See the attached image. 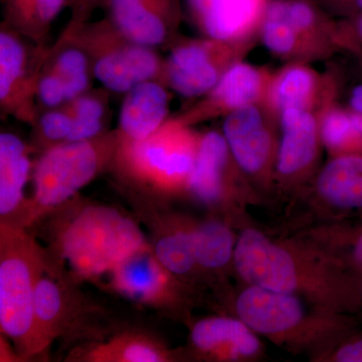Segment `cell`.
I'll use <instances>...</instances> for the list:
<instances>
[{
	"mask_svg": "<svg viewBox=\"0 0 362 362\" xmlns=\"http://www.w3.org/2000/svg\"><path fill=\"white\" fill-rule=\"evenodd\" d=\"M149 245L132 218L105 206L78 209L57 239L59 256L70 273L92 281L110 275L124 259Z\"/></svg>",
	"mask_w": 362,
	"mask_h": 362,
	"instance_id": "cell-1",
	"label": "cell"
},
{
	"mask_svg": "<svg viewBox=\"0 0 362 362\" xmlns=\"http://www.w3.org/2000/svg\"><path fill=\"white\" fill-rule=\"evenodd\" d=\"M45 255L23 226L1 223L0 326L21 358L45 351L35 321V288Z\"/></svg>",
	"mask_w": 362,
	"mask_h": 362,
	"instance_id": "cell-2",
	"label": "cell"
},
{
	"mask_svg": "<svg viewBox=\"0 0 362 362\" xmlns=\"http://www.w3.org/2000/svg\"><path fill=\"white\" fill-rule=\"evenodd\" d=\"M190 127L175 117L140 141L119 137L113 162L126 177L154 192L187 187L201 141Z\"/></svg>",
	"mask_w": 362,
	"mask_h": 362,
	"instance_id": "cell-3",
	"label": "cell"
},
{
	"mask_svg": "<svg viewBox=\"0 0 362 362\" xmlns=\"http://www.w3.org/2000/svg\"><path fill=\"white\" fill-rule=\"evenodd\" d=\"M118 143V131H113L45 150L33 173V199L23 226L66 204L94 180L113 162Z\"/></svg>",
	"mask_w": 362,
	"mask_h": 362,
	"instance_id": "cell-4",
	"label": "cell"
},
{
	"mask_svg": "<svg viewBox=\"0 0 362 362\" xmlns=\"http://www.w3.org/2000/svg\"><path fill=\"white\" fill-rule=\"evenodd\" d=\"M64 35L87 52L92 73L107 90L126 94L147 81L162 83L165 61L153 47L124 37L109 18L92 25L70 23Z\"/></svg>",
	"mask_w": 362,
	"mask_h": 362,
	"instance_id": "cell-5",
	"label": "cell"
},
{
	"mask_svg": "<svg viewBox=\"0 0 362 362\" xmlns=\"http://www.w3.org/2000/svg\"><path fill=\"white\" fill-rule=\"evenodd\" d=\"M259 40L178 39L164 63L162 83L185 98H201L244 61Z\"/></svg>",
	"mask_w": 362,
	"mask_h": 362,
	"instance_id": "cell-6",
	"label": "cell"
},
{
	"mask_svg": "<svg viewBox=\"0 0 362 362\" xmlns=\"http://www.w3.org/2000/svg\"><path fill=\"white\" fill-rule=\"evenodd\" d=\"M341 80L337 71L320 73L308 63H286L274 71L264 106L277 119L288 110L318 114L324 107L339 99Z\"/></svg>",
	"mask_w": 362,
	"mask_h": 362,
	"instance_id": "cell-7",
	"label": "cell"
},
{
	"mask_svg": "<svg viewBox=\"0 0 362 362\" xmlns=\"http://www.w3.org/2000/svg\"><path fill=\"white\" fill-rule=\"evenodd\" d=\"M279 122L264 104H254L223 118V133L233 161L250 175H265L277 156Z\"/></svg>",
	"mask_w": 362,
	"mask_h": 362,
	"instance_id": "cell-8",
	"label": "cell"
},
{
	"mask_svg": "<svg viewBox=\"0 0 362 362\" xmlns=\"http://www.w3.org/2000/svg\"><path fill=\"white\" fill-rule=\"evenodd\" d=\"M274 71L240 61L230 66L218 84L177 117L187 126L230 115L254 104H263Z\"/></svg>",
	"mask_w": 362,
	"mask_h": 362,
	"instance_id": "cell-9",
	"label": "cell"
},
{
	"mask_svg": "<svg viewBox=\"0 0 362 362\" xmlns=\"http://www.w3.org/2000/svg\"><path fill=\"white\" fill-rule=\"evenodd\" d=\"M47 52L35 64L21 35L2 25L0 33V103L6 113L35 123L33 99Z\"/></svg>",
	"mask_w": 362,
	"mask_h": 362,
	"instance_id": "cell-10",
	"label": "cell"
},
{
	"mask_svg": "<svg viewBox=\"0 0 362 362\" xmlns=\"http://www.w3.org/2000/svg\"><path fill=\"white\" fill-rule=\"evenodd\" d=\"M107 7L109 20L131 42L154 49L178 39L181 0H111Z\"/></svg>",
	"mask_w": 362,
	"mask_h": 362,
	"instance_id": "cell-11",
	"label": "cell"
},
{
	"mask_svg": "<svg viewBox=\"0 0 362 362\" xmlns=\"http://www.w3.org/2000/svg\"><path fill=\"white\" fill-rule=\"evenodd\" d=\"M238 272L252 286L273 291L292 293L298 285L294 259L289 252L255 230L240 235L235 247Z\"/></svg>",
	"mask_w": 362,
	"mask_h": 362,
	"instance_id": "cell-12",
	"label": "cell"
},
{
	"mask_svg": "<svg viewBox=\"0 0 362 362\" xmlns=\"http://www.w3.org/2000/svg\"><path fill=\"white\" fill-rule=\"evenodd\" d=\"M270 0H187L194 25L206 37L259 40V28Z\"/></svg>",
	"mask_w": 362,
	"mask_h": 362,
	"instance_id": "cell-13",
	"label": "cell"
},
{
	"mask_svg": "<svg viewBox=\"0 0 362 362\" xmlns=\"http://www.w3.org/2000/svg\"><path fill=\"white\" fill-rule=\"evenodd\" d=\"M170 274L161 265L149 245L119 263L109 275V284L132 301L158 307L168 300Z\"/></svg>",
	"mask_w": 362,
	"mask_h": 362,
	"instance_id": "cell-14",
	"label": "cell"
},
{
	"mask_svg": "<svg viewBox=\"0 0 362 362\" xmlns=\"http://www.w3.org/2000/svg\"><path fill=\"white\" fill-rule=\"evenodd\" d=\"M279 130L276 170L285 178L303 175L315 162L321 142L318 114L285 111L279 117Z\"/></svg>",
	"mask_w": 362,
	"mask_h": 362,
	"instance_id": "cell-15",
	"label": "cell"
},
{
	"mask_svg": "<svg viewBox=\"0 0 362 362\" xmlns=\"http://www.w3.org/2000/svg\"><path fill=\"white\" fill-rule=\"evenodd\" d=\"M237 311L252 330L275 334L291 329L303 318V307L291 293L252 286L240 294Z\"/></svg>",
	"mask_w": 362,
	"mask_h": 362,
	"instance_id": "cell-16",
	"label": "cell"
},
{
	"mask_svg": "<svg viewBox=\"0 0 362 362\" xmlns=\"http://www.w3.org/2000/svg\"><path fill=\"white\" fill-rule=\"evenodd\" d=\"M166 86L147 81L126 93L119 119V137L140 141L168 120L169 97Z\"/></svg>",
	"mask_w": 362,
	"mask_h": 362,
	"instance_id": "cell-17",
	"label": "cell"
},
{
	"mask_svg": "<svg viewBox=\"0 0 362 362\" xmlns=\"http://www.w3.org/2000/svg\"><path fill=\"white\" fill-rule=\"evenodd\" d=\"M267 9L287 21L326 59L343 52L337 18L327 13L317 0H270Z\"/></svg>",
	"mask_w": 362,
	"mask_h": 362,
	"instance_id": "cell-18",
	"label": "cell"
},
{
	"mask_svg": "<svg viewBox=\"0 0 362 362\" xmlns=\"http://www.w3.org/2000/svg\"><path fill=\"white\" fill-rule=\"evenodd\" d=\"M37 276L35 288V321L37 334L44 349L66 330L73 319L68 287L47 265Z\"/></svg>",
	"mask_w": 362,
	"mask_h": 362,
	"instance_id": "cell-19",
	"label": "cell"
},
{
	"mask_svg": "<svg viewBox=\"0 0 362 362\" xmlns=\"http://www.w3.org/2000/svg\"><path fill=\"white\" fill-rule=\"evenodd\" d=\"M232 157L223 133L209 131L202 135L188 189L206 204L218 202L225 189Z\"/></svg>",
	"mask_w": 362,
	"mask_h": 362,
	"instance_id": "cell-20",
	"label": "cell"
},
{
	"mask_svg": "<svg viewBox=\"0 0 362 362\" xmlns=\"http://www.w3.org/2000/svg\"><path fill=\"white\" fill-rule=\"evenodd\" d=\"M30 173L28 147L13 133L0 135V216L11 218L23 204Z\"/></svg>",
	"mask_w": 362,
	"mask_h": 362,
	"instance_id": "cell-21",
	"label": "cell"
},
{
	"mask_svg": "<svg viewBox=\"0 0 362 362\" xmlns=\"http://www.w3.org/2000/svg\"><path fill=\"white\" fill-rule=\"evenodd\" d=\"M192 340L197 349L211 354L250 356L256 354L259 340L243 321L230 318H209L195 324Z\"/></svg>",
	"mask_w": 362,
	"mask_h": 362,
	"instance_id": "cell-22",
	"label": "cell"
},
{
	"mask_svg": "<svg viewBox=\"0 0 362 362\" xmlns=\"http://www.w3.org/2000/svg\"><path fill=\"white\" fill-rule=\"evenodd\" d=\"M321 142L337 156L362 154V114L337 100L319 112Z\"/></svg>",
	"mask_w": 362,
	"mask_h": 362,
	"instance_id": "cell-23",
	"label": "cell"
},
{
	"mask_svg": "<svg viewBox=\"0 0 362 362\" xmlns=\"http://www.w3.org/2000/svg\"><path fill=\"white\" fill-rule=\"evenodd\" d=\"M259 40L274 57L285 64H313L326 59L322 52L301 37L287 21L267 8L259 25Z\"/></svg>",
	"mask_w": 362,
	"mask_h": 362,
	"instance_id": "cell-24",
	"label": "cell"
},
{
	"mask_svg": "<svg viewBox=\"0 0 362 362\" xmlns=\"http://www.w3.org/2000/svg\"><path fill=\"white\" fill-rule=\"evenodd\" d=\"M168 351L154 338L136 332H124L108 341L85 350L81 358L93 362H162L168 361Z\"/></svg>",
	"mask_w": 362,
	"mask_h": 362,
	"instance_id": "cell-25",
	"label": "cell"
},
{
	"mask_svg": "<svg viewBox=\"0 0 362 362\" xmlns=\"http://www.w3.org/2000/svg\"><path fill=\"white\" fill-rule=\"evenodd\" d=\"M4 25L35 42H42L69 0H4Z\"/></svg>",
	"mask_w": 362,
	"mask_h": 362,
	"instance_id": "cell-26",
	"label": "cell"
},
{
	"mask_svg": "<svg viewBox=\"0 0 362 362\" xmlns=\"http://www.w3.org/2000/svg\"><path fill=\"white\" fill-rule=\"evenodd\" d=\"M42 69L52 71L65 85L69 102L88 92L92 71L87 52L63 35L56 51L47 52Z\"/></svg>",
	"mask_w": 362,
	"mask_h": 362,
	"instance_id": "cell-27",
	"label": "cell"
},
{
	"mask_svg": "<svg viewBox=\"0 0 362 362\" xmlns=\"http://www.w3.org/2000/svg\"><path fill=\"white\" fill-rule=\"evenodd\" d=\"M197 264L207 269L225 266L233 251V233L223 223L209 221L192 230Z\"/></svg>",
	"mask_w": 362,
	"mask_h": 362,
	"instance_id": "cell-28",
	"label": "cell"
},
{
	"mask_svg": "<svg viewBox=\"0 0 362 362\" xmlns=\"http://www.w3.org/2000/svg\"><path fill=\"white\" fill-rule=\"evenodd\" d=\"M65 108L73 118L66 142L85 141L103 134L106 103L101 95L85 93L66 103Z\"/></svg>",
	"mask_w": 362,
	"mask_h": 362,
	"instance_id": "cell-29",
	"label": "cell"
},
{
	"mask_svg": "<svg viewBox=\"0 0 362 362\" xmlns=\"http://www.w3.org/2000/svg\"><path fill=\"white\" fill-rule=\"evenodd\" d=\"M152 247L161 265L175 275H185L197 264L192 230L162 233Z\"/></svg>",
	"mask_w": 362,
	"mask_h": 362,
	"instance_id": "cell-30",
	"label": "cell"
},
{
	"mask_svg": "<svg viewBox=\"0 0 362 362\" xmlns=\"http://www.w3.org/2000/svg\"><path fill=\"white\" fill-rule=\"evenodd\" d=\"M73 127V118L65 107L56 108L42 114L39 128L45 141L52 146L66 142Z\"/></svg>",
	"mask_w": 362,
	"mask_h": 362,
	"instance_id": "cell-31",
	"label": "cell"
},
{
	"mask_svg": "<svg viewBox=\"0 0 362 362\" xmlns=\"http://www.w3.org/2000/svg\"><path fill=\"white\" fill-rule=\"evenodd\" d=\"M37 96L42 106L49 109L59 108L68 103L65 85L52 71L42 69L37 82Z\"/></svg>",
	"mask_w": 362,
	"mask_h": 362,
	"instance_id": "cell-32",
	"label": "cell"
},
{
	"mask_svg": "<svg viewBox=\"0 0 362 362\" xmlns=\"http://www.w3.org/2000/svg\"><path fill=\"white\" fill-rule=\"evenodd\" d=\"M337 21L343 52H349L357 61L362 59V14Z\"/></svg>",
	"mask_w": 362,
	"mask_h": 362,
	"instance_id": "cell-33",
	"label": "cell"
},
{
	"mask_svg": "<svg viewBox=\"0 0 362 362\" xmlns=\"http://www.w3.org/2000/svg\"><path fill=\"white\" fill-rule=\"evenodd\" d=\"M335 18H346L362 14V0H317Z\"/></svg>",
	"mask_w": 362,
	"mask_h": 362,
	"instance_id": "cell-34",
	"label": "cell"
},
{
	"mask_svg": "<svg viewBox=\"0 0 362 362\" xmlns=\"http://www.w3.org/2000/svg\"><path fill=\"white\" fill-rule=\"evenodd\" d=\"M110 1L111 0H69V4L73 11L71 23L73 25L84 23L88 16L97 6L102 4L107 6Z\"/></svg>",
	"mask_w": 362,
	"mask_h": 362,
	"instance_id": "cell-35",
	"label": "cell"
},
{
	"mask_svg": "<svg viewBox=\"0 0 362 362\" xmlns=\"http://www.w3.org/2000/svg\"><path fill=\"white\" fill-rule=\"evenodd\" d=\"M335 358L340 362H362V339L343 346Z\"/></svg>",
	"mask_w": 362,
	"mask_h": 362,
	"instance_id": "cell-36",
	"label": "cell"
},
{
	"mask_svg": "<svg viewBox=\"0 0 362 362\" xmlns=\"http://www.w3.org/2000/svg\"><path fill=\"white\" fill-rule=\"evenodd\" d=\"M345 105L352 110L362 114V82L354 85L349 90Z\"/></svg>",
	"mask_w": 362,
	"mask_h": 362,
	"instance_id": "cell-37",
	"label": "cell"
},
{
	"mask_svg": "<svg viewBox=\"0 0 362 362\" xmlns=\"http://www.w3.org/2000/svg\"><path fill=\"white\" fill-rule=\"evenodd\" d=\"M352 256L354 262L359 268L362 269V233L356 238L354 242V250H352Z\"/></svg>",
	"mask_w": 362,
	"mask_h": 362,
	"instance_id": "cell-38",
	"label": "cell"
},
{
	"mask_svg": "<svg viewBox=\"0 0 362 362\" xmlns=\"http://www.w3.org/2000/svg\"><path fill=\"white\" fill-rule=\"evenodd\" d=\"M359 63H361V65L362 66V59H359Z\"/></svg>",
	"mask_w": 362,
	"mask_h": 362,
	"instance_id": "cell-39",
	"label": "cell"
},
{
	"mask_svg": "<svg viewBox=\"0 0 362 362\" xmlns=\"http://www.w3.org/2000/svg\"><path fill=\"white\" fill-rule=\"evenodd\" d=\"M361 293H362V288H361Z\"/></svg>",
	"mask_w": 362,
	"mask_h": 362,
	"instance_id": "cell-40",
	"label": "cell"
}]
</instances>
